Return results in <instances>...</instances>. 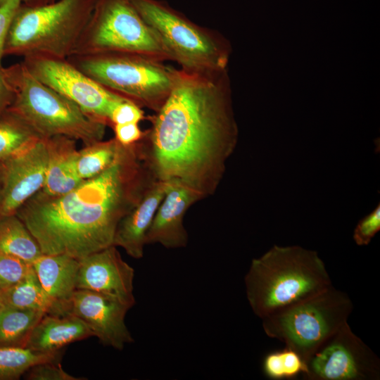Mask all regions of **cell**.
I'll list each match as a JSON object with an SVG mask.
<instances>
[{
    "instance_id": "4fadbf2b",
    "label": "cell",
    "mask_w": 380,
    "mask_h": 380,
    "mask_svg": "<svg viewBox=\"0 0 380 380\" xmlns=\"http://www.w3.org/2000/svg\"><path fill=\"white\" fill-rule=\"evenodd\" d=\"M46 139L1 162L3 172L0 216L15 214L44 184L48 164Z\"/></svg>"
},
{
    "instance_id": "f546056e",
    "label": "cell",
    "mask_w": 380,
    "mask_h": 380,
    "mask_svg": "<svg viewBox=\"0 0 380 380\" xmlns=\"http://www.w3.org/2000/svg\"><path fill=\"white\" fill-rule=\"evenodd\" d=\"M145 118L144 112L134 103L124 100L113 108L109 118V127L117 124L139 123Z\"/></svg>"
},
{
    "instance_id": "e0dca14e",
    "label": "cell",
    "mask_w": 380,
    "mask_h": 380,
    "mask_svg": "<svg viewBox=\"0 0 380 380\" xmlns=\"http://www.w3.org/2000/svg\"><path fill=\"white\" fill-rule=\"evenodd\" d=\"M91 336H94L89 327L75 315L45 314L31 332L25 348L53 353Z\"/></svg>"
},
{
    "instance_id": "5bb4252c",
    "label": "cell",
    "mask_w": 380,
    "mask_h": 380,
    "mask_svg": "<svg viewBox=\"0 0 380 380\" xmlns=\"http://www.w3.org/2000/svg\"><path fill=\"white\" fill-rule=\"evenodd\" d=\"M134 270L110 246L80 260L76 288L100 293L132 308Z\"/></svg>"
},
{
    "instance_id": "8fae6325",
    "label": "cell",
    "mask_w": 380,
    "mask_h": 380,
    "mask_svg": "<svg viewBox=\"0 0 380 380\" xmlns=\"http://www.w3.org/2000/svg\"><path fill=\"white\" fill-rule=\"evenodd\" d=\"M303 376L308 380H378L380 360L346 322L312 354Z\"/></svg>"
},
{
    "instance_id": "d6986e66",
    "label": "cell",
    "mask_w": 380,
    "mask_h": 380,
    "mask_svg": "<svg viewBox=\"0 0 380 380\" xmlns=\"http://www.w3.org/2000/svg\"><path fill=\"white\" fill-rule=\"evenodd\" d=\"M32 265L45 292L65 314V303L77 289L80 260L65 254L42 253Z\"/></svg>"
},
{
    "instance_id": "ffe728a7",
    "label": "cell",
    "mask_w": 380,
    "mask_h": 380,
    "mask_svg": "<svg viewBox=\"0 0 380 380\" xmlns=\"http://www.w3.org/2000/svg\"><path fill=\"white\" fill-rule=\"evenodd\" d=\"M1 293L6 306L39 310L50 315H65L62 306L44 290L33 267L20 281Z\"/></svg>"
},
{
    "instance_id": "83f0119b",
    "label": "cell",
    "mask_w": 380,
    "mask_h": 380,
    "mask_svg": "<svg viewBox=\"0 0 380 380\" xmlns=\"http://www.w3.org/2000/svg\"><path fill=\"white\" fill-rule=\"evenodd\" d=\"M28 380H86L87 378L77 377L66 372L59 362H46L30 368L25 374Z\"/></svg>"
},
{
    "instance_id": "7c38bea8",
    "label": "cell",
    "mask_w": 380,
    "mask_h": 380,
    "mask_svg": "<svg viewBox=\"0 0 380 380\" xmlns=\"http://www.w3.org/2000/svg\"><path fill=\"white\" fill-rule=\"evenodd\" d=\"M130 308L113 297L84 289H76L64 306L65 314L78 317L101 343L118 350L134 341L125 324Z\"/></svg>"
},
{
    "instance_id": "52a82bcc",
    "label": "cell",
    "mask_w": 380,
    "mask_h": 380,
    "mask_svg": "<svg viewBox=\"0 0 380 380\" xmlns=\"http://www.w3.org/2000/svg\"><path fill=\"white\" fill-rule=\"evenodd\" d=\"M180 69L210 73L227 69L230 42L220 33L191 21L161 0H130Z\"/></svg>"
},
{
    "instance_id": "9c48e42d",
    "label": "cell",
    "mask_w": 380,
    "mask_h": 380,
    "mask_svg": "<svg viewBox=\"0 0 380 380\" xmlns=\"http://www.w3.org/2000/svg\"><path fill=\"white\" fill-rule=\"evenodd\" d=\"M105 52L135 53L163 62L172 61L130 0H97L72 54Z\"/></svg>"
},
{
    "instance_id": "1f68e13d",
    "label": "cell",
    "mask_w": 380,
    "mask_h": 380,
    "mask_svg": "<svg viewBox=\"0 0 380 380\" xmlns=\"http://www.w3.org/2000/svg\"><path fill=\"white\" fill-rule=\"evenodd\" d=\"M115 139L122 146H130L141 140L146 131H142L139 123L117 124L111 127Z\"/></svg>"
},
{
    "instance_id": "44dd1931",
    "label": "cell",
    "mask_w": 380,
    "mask_h": 380,
    "mask_svg": "<svg viewBox=\"0 0 380 380\" xmlns=\"http://www.w3.org/2000/svg\"><path fill=\"white\" fill-rule=\"evenodd\" d=\"M0 253L31 264L42 254L37 241L16 214L0 216Z\"/></svg>"
},
{
    "instance_id": "8992f818",
    "label": "cell",
    "mask_w": 380,
    "mask_h": 380,
    "mask_svg": "<svg viewBox=\"0 0 380 380\" xmlns=\"http://www.w3.org/2000/svg\"><path fill=\"white\" fill-rule=\"evenodd\" d=\"M67 59L105 88L155 113L168 97L177 70L163 61L128 52L72 54Z\"/></svg>"
},
{
    "instance_id": "4dcf8cb0",
    "label": "cell",
    "mask_w": 380,
    "mask_h": 380,
    "mask_svg": "<svg viewBox=\"0 0 380 380\" xmlns=\"http://www.w3.org/2000/svg\"><path fill=\"white\" fill-rule=\"evenodd\" d=\"M22 4L21 0H6L0 6V67L8 30L12 19Z\"/></svg>"
},
{
    "instance_id": "f1b7e54d",
    "label": "cell",
    "mask_w": 380,
    "mask_h": 380,
    "mask_svg": "<svg viewBox=\"0 0 380 380\" xmlns=\"http://www.w3.org/2000/svg\"><path fill=\"white\" fill-rule=\"evenodd\" d=\"M380 230V205L367 216L361 219L353 232V239L358 246L368 245Z\"/></svg>"
},
{
    "instance_id": "6da1fadb",
    "label": "cell",
    "mask_w": 380,
    "mask_h": 380,
    "mask_svg": "<svg viewBox=\"0 0 380 380\" xmlns=\"http://www.w3.org/2000/svg\"><path fill=\"white\" fill-rule=\"evenodd\" d=\"M150 121L139 142L154 179L178 182L203 199L213 195L238 141L227 69H177L168 97Z\"/></svg>"
},
{
    "instance_id": "603a6c76",
    "label": "cell",
    "mask_w": 380,
    "mask_h": 380,
    "mask_svg": "<svg viewBox=\"0 0 380 380\" xmlns=\"http://www.w3.org/2000/svg\"><path fill=\"white\" fill-rule=\"evenodd\" d=\"M61 350L34 351L21 347H0V380L18 379L32 367L46 362H59Z\"/></svg>"
},
{
    "instance_id": "9a60e30c",
    "label": "cell",
    "mask_w": 380,
    "mask_h": 380,
    "mask_svg": "<svg viewBox=\"0 0 380 380\" xmlns=\"http://www.w3.org/2000/svg\"><path fill=\"white\" fill-rule=\"evenodd\" d=\"M168 182L166 194L146 234V243L160 244L168 249L182 248L188 243L184 215L192 205L203 198L183 184Z\"/></svg>"
},
{
    "instance_id": "e575fe53",
    "label": "cell",
    "mask_w": 380,
    "mask_h": 380,
    "mask_svg": "<svg viewBox=\"0 0 380 380\" xmlns=\"http://www.w3.org/2000/svg\"><path fill=\"white\" fill-rule=\"evenodd\" d=\"M2 188H3V172H2V167L0 163V206H1V197H2Z\"/></svg>"
},
{
    "instance_id": "2e32d148",
    "label": "cell",
    "mask_w": 380,
    "mask_h": 380,
    "mask_svg": "<svg viewBox=\"0 0 380 380\" xmlns=\"http://www.w3.org/2000/svg\"><path fill=\"white\" fill-rule=\"evenodd\" d=\"M168 184V182L157 179L152 182L139 201L120 222L113 246L121 247L134 259L144 256L146 234Z\"/></svg>"
},
{
    "instance_id": "277c9868",
    "label": "cell",
    "mask_w": 380,
    "mask_h": 380,
    "mask_svg": "<svg viewBox=\"0 0 380 380\" xmlns=\"http://www.w3.org/2000/svg\"><path fill=\"white\" fill-rule=\"evenodd\" d=\"M96 1L59 0L38 7L21 4L9 26L4 55L68 58L72 54Z\"/></svg>"
},
{
    "instance_id": "836d02e7",
    "label": "cell",
    "mask_w": 380,
    "mask_h": 380,
    "mask_svg": "<svg viewBox=\"0 0 380 380\" xmlns=\"http://www.w3.org/2000/svg\"><path fill=\"white\" fill-rule=\"evenodd\" d=\"M6 0H0V6ZM56 0H21L22 4L27 7H38L52 4Z\"/></svg>"
},
{
    "instance_id": "5b68a950",
    "label": "cell",
    "mask_w": 380,
    "mask_h": 380,
    "mask_svg": "<svg viewBox=\"0 0 380 380\" xmlns=\"http://www.w3.org/2000/svg\"><path fill=\"white\" fill-rule=\"evenodd\" d=\"M15 96L8 108L41 137L63 136L84 146L103 139L107 125L33 77L23 63L8 67Z\"/></svg>"
},
{
    "instance_id": "4316f807",
    "label": "cell",
    "mask_w": 380,
    "mask_h": 380,
    "mask_svg": "<svg viewBox=\"0 0 380 380\" xmlns=\"http://www.w3.org/2000/svg\"><path fill=\"white\" fill-rule=\"evenodd\" d=\"M32 265L17 257L0 253V291H4L20 281Z\"/></svg>"
},
{
    "instance_id": "7402d4cb",
    "label": "cell",
    "mask_w": 380,
    "mask_h": 380,
    "mask_svg": "<svg viewBox=\"0 0 380 380\" xmlns=\"http://www.w3.org/2000/svg\"><path fill=\"white\" fill-rule=\"evenodd\" d=\"M45 314L4 305L0 312V347L25 348L31 332Z\"/></svg>"
},
{
    "instance_id": "7a4b0ae2",
    "label": "cell",
    "mask_w": 380,
    "mask_h": 380,
    "mask_svg": "<svg viewBox=\"0 0 380 380\" xmlns=\"http://www.w3.org/2000/svg\"><path fill=\"white\" fill-rule=\"evenodd\" d=\"M156 180L140 144L120 145L113 163L60 196L40 191L16 212L43 254H65L80 260L113 245L121 220Z\"/></svg>"
},
{
    "instance_id": "d6a6232c",
    "label": "cell",
    "mask_w": 380,
    "mask_h": 380,
    "mask_svg": "<svg viewBox=\"0 0 380 380\" xmlns=\"http://www.w3.org/2000/svg\"><path fill=\"white\" fill-rule=\"evenodd\" d=\"M15 92L8 68L0 67V117L10 107L14 99Z\"/></svg>"
},
{
    "instance_id": "3957f363",
    "label": "cell",
    "mask_w": 380,
    "mask_h": 380,
    "mask_svg": "<svg viewBox=\"0 0 380 380\" xmlns=\"http://www.w3.org/2000/svg\"><path fill=\"white\" fill-rule=\"evenodd\" d=\"M244 284L249 305L261 319L333 285L317 251L277 245L252 260Z\"/></svg>"
},
{
    "instance_id": "d590c367",
    "label": "cell",
    "mask_w": 380,
    "mask_h": 380,
    "mask_svg": "<svg viewBox=\"0 0 380 380\" xmlns=\"http://www.w3.org/2000/svg\"><path fill=\"white\" fill-rule=\"evenodd\" d=\"M4 300H3L1 291H0V312L2 310V308H4Z\"/></svg>"
},
{
    "instance_id": "cb8c5ba5",
    "label": "cell",
    "mask_w": 380,
    "mask_h": 380,
    "mask_svg": "<svg viewBox=\"0 0 380 380\" xmlns=\"http://www.w3.org/2000/svg\"><path fill=\"white\" fill-rule=\"evenodd\" d=\"M41 137L8 109L0 117V163L25 150Z\"/></svg>"
},
{
    "instance_id": "484cf974",
    "label": "cell",
    "mask_w": 380,
    "mask_h": 380,
    "mask_svg": "<svg viewBox=\"0 0 380 380\" xmlns=\"http://www.w3.org/2000/svg\"><path fill=\"white\" fill-rule=\"evenodd\" d=\"M265 374L273 379L293 378L306 372V365L293 350L285 348L265 355L262 362Z\"/></svg>"
},
{
    "instance_id": "d4e9b609",
    "label": "cell",
    "mask_w": 380,
    "mask_h": 380,
    "mask_svg": "<svg viewBox=\"0 0 380 380\" xmlns=\"http://www.w3.org/2000/svg\"><path fill=\"white\" fill-rule=\"evenodd\" d=\"M120 145L114 137L86 145L78 150L76 168L80 179H89L106 170L114 161Z\"/></svg>"
},
{
    "instance_id": "ac0fdd59",
    "label": "cell",
    "mask_w": 380,
    "mask_h": 380,
    "mask_svg": "<svg viewBox=\"0 0 380 380\" xmlns=\"http://www.w3.org/2000/svg\"><path fill=\"white\" fill-rule=\"evenodd\" d=\"M48 164L44 186L39 191L47 196L65 194L84 180L76 168L77 151L76 141L63 136L46 139Z\"/></svg>"
},
{
    "instance_id": "30bf717a",
    "label": "cell",
    "mask_w": 380,
    "mask_h": 380,
    "mask_svg": "<svg viewBox=\"0 0 380 380\" xmlns=\"http://www.w3.org/2000/svg\"><path fill=\"white\" fill-rule=\"evenodd\" d=\"M22 63L37 80L74 102L85 113L107 127L113 108L127 100L87 76L67 58L33 55L24 57Z\"/></svg>"
},
{
    "instance_id": "ba28073f",
    "label": "cell",
    "mask_w": 380,
    "mask_h": 380,
    "mask_svg": "<svg viewBox=\"0 0 380 380\" xmlns=\"http://www.w3.org/2000/svg\"><path fill=\"white\" fill-rule=\"evenodd\" d=\"M353 310L349 296L333 285L320 293L262 319L265 333L295 351L306 365Z\"/></svg>"
}]
</instances>
